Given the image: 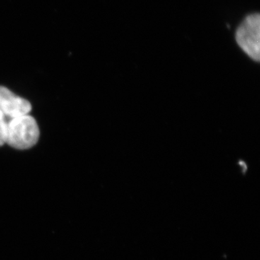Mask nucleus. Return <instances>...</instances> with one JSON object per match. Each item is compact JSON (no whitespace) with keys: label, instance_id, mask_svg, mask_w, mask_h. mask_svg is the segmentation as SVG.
Returning <instances> with one entry per match:
<instances>
[{"label":"nucleus","instance_id":"obj_1","mask_svg":"<svg viewBox=\"0 0 260 260\" xmlns=\"http://www.w3.org/2000/svg\"><path fill=\"white\" fill-rule=\"evenodd\" d=\"M39 135L37 121L26 114L13 118L8 123L6 143L13 148L25 150L37 144Z\"/></svg>","mask_w":260,"mask_h":260},{"label":"nucleus","instance_id":"obj_2","mask_svg":"<svg viewBox=\"0 0 260 260\" xmlns=\"http://www.w3.org/2000/svg\"><path fill=\"white\" fill-rule=\"evenodd\" d=\"M239 47L255 61L260 59V16L259 13L247 15L236 31Z\"/></svg>","mask_w":260,"mask_h":260},{"label":"nucleus","instance_id":"obj_3","mask_svg":"<svg viewBox=\"0 0 260 260\" xmlns=\"http://www.w3.org/2000/svg\"><path fill=\"white\" fill-rule=\"evenodd\" d=\"M31 109V104L28 101L15 95L9 89L0 86V112L5 117H10L12 119L26 115Z\"/></svg>","mask_w":260,"mask_h":260},{"label":"nucleus","instance_id":"obj_4","mask_svg":"<svg viewBox=\"0 0 260 260\" xmlns=\"http://www.w3.org/2000/svg\"><path fill=\"white\" fill-rule=\"evenodd\" d=\"M8 121L4 114L0 112V146L6 143Z\"/></svg>","mask_w":260,"mask_h":260}]
</instances>
